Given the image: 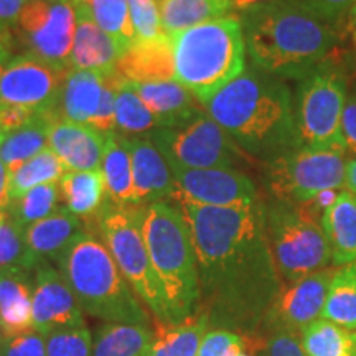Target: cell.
Masks as SVG:
<instances>
[{
    "instance_id": "74e56055",
    "label": "cell",
    "mask_w": 356,
    "mask_h": 356,
    "mask_svg": "<svg viewBox=\"0 0 356 356\" xmlns=\"http://www.w3.org/2000/svg\"><path fill=\"white\" fill-rule=\"evenodd\" d=\"M40 262L42 261L30 251L25 229L8 215L7 210L0 213V269L19 267L35 270Z\"/></svg>"
},
{
    "instance_id": "94428289",
    "label": "cell",
    "mask_w": 356,
    "mask_h": 356,
    "mask_svg": "<svg viewBox=\"0 0 356 356\" xmlns=\"http://www.w3.org/2000/svg\"><path fill=\"white\" fill-rule=\"evenodd\" d=\"M239 356H249V355H246V353H243V355H239Z\"/></svg>"
},
{
    "instance_id": "3957f363",
    "label": "cell",
    "mask_w": 356,
    "mask_h": 356,
    "mask_svg": "<svg viewBox=\"0 0 356 356\" xmlns=\"http://www.w3.org/2000/svg\"><path fill=\"white\" fill-rule=\"evenodd\" d=\"M239 19L252 65L275 78H305L338 42L335 25L304 0H277L241 12Z\"/></svg>"
},
{
    "instance_id": "681fc988",
    "label": "cell",
    "mask_w": 356,
    "mask_h": 356,
    "mask_svg": "<svg viewBox=\"0 0 356 356\" xmlns=\"http://www.w3.org/2000/svg\"><path fill=\"white\" fill-rule=\"evenodd\" d=\"M8 204V170L0 162V213L7 210Z\"/></svg>"
},
{
    "instance_id": "be15d7a7",
    "label": "cell",
    "mask_w": 356,
    "mask_h": 356,
    "mask_svg": "<svg viewBox=\"0 0 356 356\" xmlns=\"http://www.w3.org/2000/svg\"><path fill=\"white\" fill-rule=\"evenodd\" d=\"M29 2H33V0H29Z\"/></svg>"
},
{
    "instance_id": "836d02e7",
    "label": "cell",
    "mask_w": 356,
    "mask_h": 356,
    "mask_svg": "<svg viewBox=\"0 0 356 356\" xmlns=\"http://www.w3.org/2000/svg\"><path fill=\"white\" fill-rule=\"evenodd\" d=\"M307 356H356V330L320 318L302 332Z\"/></svg>"
},
{
    "instance_id": "7a4b0ae2",
    "label": "cell",
    "mask_w": 356,
    "mask_h": 356,
    "mask_svg": "<svg viewBox=\"0 0 356 356\" xmlns=\"http://www.w3.org/2000/svg\"><path fill=\"white\" fill-rule=\"evenodd\" d=\"M202 106L249 155L269 162L299 147L292 92L273 74L244 70Z\"/></svg>"
},
{
    "instance_id": "7dc6e473",
    "label": "cell",
    "mask_w": 356,
    "mask_h": 356,
    "mask_svg": "<svg viewBox=\"0 0 356 356\" xmlns=\"http://www.w3.org/2000/svg\"><path fill=\"white\" fill-rule=\"evenodd\" d=\"M341 134L346 147V154L356 157V95H350L346 99L343 118H341Z\"/></svg>"
},
{
    "instance_id": "5b68a950",
    "label": "cell",
    "mask_w": 356,
    "mask_h": 356,
    "mask_svg": "<svg viewBox=\"0 0 356 356\" xmlns=\"http://www.w3.org/2000/svg\"><path fill=\"white\" fill-rule=\"evenodd\" d=\"M142 233L154 269L165 292L172 322L190 318L200 309L197 251L185 216L167 202L142 207Z\"/></svg>"
},
{
    "instance_id": "52a82bcc",
    "label": "cell",
    "mask_w": 356,
    "mask_h": 356,
    "mask_svg": "<svg viewBox=\"0 0 356 356\" xmlns=\"http://www.w3.org/2000/svg\"><path fill=\"white\" fill-rule=\"evenodd\" d=\"M140 216L142 207L106 200L95 221L101 241L109 249L136 296L154 315L155 322L173 323L165 292L147 249Z\"/></svg>"
},
{
    "instance_id": "9f6ffc18",
    "label": "cell",
    "mask_w": 356,
    "mask_h": 356,
    "mask_svg": "<svg viewBox=\"0 0 356 356\" xmlns=\"http://www.w3.org/2000/svg\"><path fill=\"white\" fill-rule=\"evenodd\" d=\"M66 2H70L71 6H74V7H79V6H83V3H86V0H66Z\"/></svg>"
},
{
    "instance_id": "b9f144b4",
    "label": "cell",
    "mask_w": 356,
    "mask_h": 356,
    "mask_svg": "<svg viewBox=\"0 0 356 356\" xmlns=\"http://www.w3.org/2000/svg\"><path fill=\"white\" fill-rule=\"evenodd\" d=\"M119 81H121V76L118 71L106 74L99 108L91 122V127L104 134L115 131V99H118Z\"/></svg>"
},
{
    "instance_id": "816d5d0a",
    "label": "cell",
    "mask_w": 356,
    "mask_h": 356,
    "mask_svg": "<svg viewBox=\"0 0 356 356\" xmlns=\"http://www.w3.org/2000/svg\"><path fill=\"white\" fill-rule=\"evenodd\" d=\"M229 2H231V6H233V10L246 12V10H249V8L267 6V3L277 2V0H229Z\"/></svg>"
},
{
    "instance_id": "d4e9b609",
    "label": "cell",
    "mask_w": 356,
    "mask_h": 356,
    "mask_svg": "<svg viewBox=\"0 0 356 356\" xmlns=\"http://www.w3.org/2000/svg\"><path fill=\"white\" fill-rule=\"evenodd\" d=\"M322 228L330 246L332 264L356 262V195L341 190L335 203L323 213Z\"/></svg>"
},
{
    "instance_id": "60d3db41",
    "label": "cell",
    "mask_w": 356,
    "mask_h": 356,
    "mask_svg": "<svg viewBox=\"0 0 356 356\" xmlns=\"http://www.w3.org/2000/svg\"><path fill=\"white\" fill-rule=\"evenodd\" d=\"M246 338L239 333L211 328L203 337L197 356H239L243 355Z\"/></svg>"
},
{
    "instance_id": "83f0119b",
    "label": "cell",
    "mask_w": 356,
    "mask_h": 356,
    "mask_svg": "<svg viewBox=\"0 0 356 356\" xmlns=\"http://www.w3.org/2000/svg\"><path fill=\"white\" fill-rule=\"evenodd\" d=\"M101 173L104 178L108 200L118 204L134 203L132 160L124 136L119 132L106 134L104 155L101 162Z\"/></svg>"
},
{
    "instance_id": "f6af8a7d",
    "label": "cell",
    "mask_w": 356,
    "mask_h": 356,
    "mask_svg": "<svg viewBox=\"0 0 356 356\" xmlns=\"http://www.w3.org/2000/svg\"><path fill=\"white\" fill-rule=\"evenodd\" d=\"M304 2L328 24L337 25L341 20L348 19V13L356 0H304Z\"/></svg>"
},
{
    "instance_id": "ac0fdd59",
    "label": "cell",
    "mask_w": 356,
    "mask_h": 356,
    "mask_svg": "<svg viewBox=\"0 0 356 356\" xmlns=\"http://www.w3.org/2000/svg\"><path fill=\"white\" fill-rule=\"evenodd\" d=\"M106 134L88 124L56 119L48 131V147L66 172L101 170Z\"/></svg>"
},
{
    "instance_id": "e575fe53",
    "label": "cell",
    "mask_w": 356,
    "mask_h": 356,
    "mask_svg": "<svg viewBox=\"0 0 356 356\" xmlns=\"http://www.w3.org/2000/svg\"><path fill=\"white\" fill-rule=\"evenodd\" d=\"M160 122L137 95L136 89L127 79L121 78L115 99V129L122 136H142L159 129Z\"/></svg>"
},
{
    "instance_id": "680465c9",
    "label": "cell",
    "mask_w": 356,
    "mask_h": 356,
    "mask_svg": "<svg viewBox=\"0 0 356 356\" xmlns=\"http://www.w3.org/2000/svg\"><path fill=\"white\" fill-rule=\"evenodd\" d=\"M2 346H3V333L0 332V355H2Z\"/></svg>"
},
{
    "instance_id": "d6986e66",
    "label": "cell",
    "mask_w": 356,
    "mask_h": 356,
    "mask_svg": "<svg viewBox=\"0 0 356 356\" xmlns=\"http://www.w3.org/2000/svg\"><path fill=\"white\" fill-rule=\"evenodd\" d=\"M76 15L78 22L70 55V70H89L102 74L114 73L119 58L122 56L121 48L97 26L86 3L76 7Z\"/></svg>"
},
{
    "instance_id": "4dcf8cb0",
    "label": "cell",
    "mask_w": 356,
    "mask_h": 356,
    "mask_svg": "<svg viewBox=\"0 0 356 356\" xmlns=\"http://www.w3.org/2000/svg\"><path fill=\"white\" fill-rule=\"evenodd\" d=\"M150 337V327L104 323L92 337V356H144Z\"/></svg>"
},
{
    "instance_id": "484cf974",
    "label": "cell",
    "mask_w": 356,
    "mask_h": 356,
    "mask_svg": "<svg viewBox=\"0 0 356 356\" xmlns=\"http://www.w3.org/2000/svg\"><path fill=\"white\" fill-rule=\"evenodd\" d=\"M154 332L144 356H197L210 322L202 310L178 323L154 320Z\"/></svg>"
},
{
    "instance_id": "6f0895ef",
    "label": "cell",
    "mask_w": 356,
    "mask_h": 356,
    "mask_svg": "<svg viewBox=\"0 0 356 356\" xmlns=\"http://www.w3.org/2000/svg\"><path fill=\"white\" fill-rule=\"evenodd\" d=\"M351 68H353V74L356 76V56H353V60H351Z\"/></svg>"
},
{
    "instance_id": "8d00e7d4",
    "label": "cell",
    "mask_w": 356,
    "mask_h": 356,
    "mask_svg": "<svg viewBox=\"0 0 356 356\" xmlns=\"http://www.w3.org/2000/svg\"><path fill=\"white\" fill-rule=\"evenodd\" d=\"M60 181L58 184H44L29 190L20 198L8 202L7 211L22 228L26 229L43 218L56 211L60 202Z\"/></svg>"
},
{
    "instance_id": "11a10c76",
    "label": "cell",
    "mask_w": 356,
    "mask_h": 356,
    "mask_svg": "<svg viewBox=\"0 0 356 356\" xmlns=\"http://www.w3.org/2000/svg\"><path fill=\"white\" fill-rule=\"evenodd\" d=\"M348 26H350V30L351 32H353V30L356 29V2H355V6L351 7V10H350V13H348Z\"/></svg>"
},
{
    "instance_id": "ba28073f",
    "label": "cell",
    "mask_w": 356,
    "mask_h": 356,
    "mask_svg": "<svg viewBox=\"0 0 356 356\" xmlns=\"http://www.w3.org/2000/svg\"><path fill=\"white\" fill-rule=\"evenodd\" d=\"M266 229L282 282L292 284L320 273L332 262L322 222L305 215L299 204L274 198L266 203Z\"/></svg>"
},
{
    "instance_id": "603a6c76",
    "label": "cell",
    "mask_w": 356,
    "mask_h": 356,
    "mask_svg": "<svg viewBox=\"0 0 356 356\" xmlns=\"http://www.w3.org/2000/svg\"><path fill=\"white\" fill-rule=\"evenodd\" d=\"M83 231L86 229L81 218L73 215L66 207H61L50 216L29 226L25 229V238L30 251L40 261L56 262Z\"/></svg>"
},
{
    "instance_id": "8fae6325",
    "label": "cell",
    "mask_w": 356,
    "mask_h": 356,
    "mask_svg": "<svg viewBox=\"0 0 356 356\" xmlns=\"http://www.w3.org/2000/svg\"><path fill=\"white\" fill-rule=\"evenodd\" d=\"M170 167L236 168L244 159L233 137L207 111L180 126L159 127L147 134Z\"/></svg>"
},
{
    "instance_id": "30bf717a",
    "label": "cell",
    "mask_w": 356,
    "mask_h": 356,
    "mask_svg": "<svg viewBox=\"0 0 356 356\" xmlns=\"http://www.w3.org/2000/svg\"><path fill=\"white\" fill-rule=\"evenodd\" d=\"M337 150L297 147L266 162V185L274 200L302 204L320 191L341 188L346 159Z\"/></svg>"
},
{
    "instance_id": "7c38bea8",
    "label": "cell",
    "mask_w": 356,
    "mask_h": 356,
    "mask_svg": "<svg viewBox=\"0 0 356 356\" xmlns=\"http://www.w3.org/2000/svg\"><path fill=\"white\" fill-rule=\"evenodd\" d=\"M76 7L66 0H33L13 26L25 53L66 73L76 32Z\"/></svg>"
},
{
    "instance_id": "f5cc1de1",
    "label": "cell",
    "mask_w": 356,
    "mask_h": 356,
    "mask_svg": "<svg viewBox=\"0 0 356 356\" xmlns=\"http://www.w3.org/2000/svg\"><path fill=\"white\" fill-rule=\"evenodd\" d=\"M0 47H13V30L0 22Z\"/></svg>"
},
{
    "instance_id": "c3c4849f",
    "label": "cell",
    "mask_w": 356,
    "mask_h": 356,
    "mask_svg": "<svg viewBox=\"0 0 356 356\" xmlns=\"http://www.w3.org/2000/svg\"><path fill=\"white\" fill-rule=\"evenodd\" d=\"M26 3L29 0H0V22L13 30Z\"/></svg>"
},
{
    "instance_id": "f35d334b",
    "label": "cell",
    "mask_w": 356,
    "mask_h": 356,
    "mask_svg": "<svg viewBox=\"0 0 356 356\" xmlns=\"http://www.w3.org/2000/svg\"><path fill=\"white\" fill-rule=\"evenodd\" d=\"M129 12L136 42H152L165 35L157 0H129Z\"/></svg>"
},
{
    "instance_id": "9c48e42d",
    "label": "cell",
    "mask_w": 356,
    "mask_h": 356,
    "mask_svg": "<svg viewBox=\"0 0 356 356\" xmlns=\"http://www.w3.org/2000/svg\"><path fill=\"white\" fill-rule=\"evenodd\" d=\"M348 95L346 78L322 65L300 79L293 99V118L299 147L337 150L346 154L341 118Z\"/></svg>"
},
{
    "instance_id": "91938a15",
    "label": "cell",
    "mask_w": 356,
    "mask_h": 356,
    "mask_svg": "<svg viewBox=\"0 0 356 356\" xmlns=\"http://www.w3.org/2000/svg\"><path fill=\"white\" fill-rule=\"evenodd\" d=\"M351 35H353V44H355V48H356V29L353 30V32H351Z\"/></svg>"
},
{
    "instance_id": "f546056e",
    "label": "cell",
    "mask_w": 356,
    "mask_h": 356,
    "mask_svg": "<svg viewBox=\"0 0 356 356\" xmlns=\"http://www.w3.org/2000/svg\"><path fill=\"white\" fill-rule=\"evenodd\" d=\"M233 10L229 0H163L160 2L163 33L172 35L207 22L229 15Z\"/></svg>"
},
{
    "instance_id": "e0dca14e",
    "label": "cell",
    "mask_w": 356,
    "mask_h": 356,
    "mask_svg": "<svg viewBox=\"0 0 356 356\" xmlns=\"http://www.w3.org/2000/svg\"><path fill=\"white\" fill-rule=\"evenodd\" d=\"M132 160L134 203L137 207L172 200L173 175L167 159L147 136H124Z\"/></svg>"
},
{
    "instance_id": "7bdbcfd3",
    "label": "cell",
    "mask_w": 356,
    "mask_h": 356,
    "mask_svg": "<svg viewBox=\"0 0 356 356\" xmlns=\"http://www.w3.org/2000/svg\"><path fill=\"white\" fill-rule=\"evenodd\" d=\"M0 356H47V337L37 330L3 337Z\"/></svg>"
},
{
    "instance_id": "cb8c5ba5",
    "label": "cell",
    "mask_w": 356,
    "mask_h": 356,
    "mask_svg": "<svg viewBox=\"0 0 356 356\" xmlns=\"http://www.w3.org/2000/svg\"><path fill=\"white\" fill-rule=\"evenodd\" d=\"M106 74L89 70H68L61 89L60 113L66 121L88 124L99 108Z\"/></svg>"
},
{
    "instance_id": "5bb4252c",
    "label": "cell",
    "mask_w": 356,
    "mask_h": 356,
    "mask_svg": "<svg viewBox=\"0 0 356 356\" xmlns=\"http://www.w3.org/2000/svg\"><path fill=\"white\" fill-rule=\"evenodd\" d=\"M65 74L29 53L12 56L0 76V104L58 113Z\"/></svg>"
},
{
    "instance_id": "d590c367",
    "label": "cell",
    "mask_w": 356,
    "mask_h": 356,
    "mask_svg": "<svg viewBox=\"0 0 356 356\" xmlns=\"http://www.w3.org/2000/svg\"><path fill=\"white\" fill-rule=\"evenodd\" d=\"M88 10L101 30L121 48L122 55L136 42L129 0H86Z\"/></svg>"
},
{
    "instance_id": "ffe728a7",
    "label": "cell",
    "mask_w": 356,
    "mask_h": 356,
    "mask_svg": "<svg viewBox=\"0 0 356 356\" xmlns=\"http://www.w3.org/2000/svg\"><path fill=\"white\" fill-rule=\"evenodd\" d=\"M115 71L131 83H162L175 79L170 37L163 35L152 42H134L119 58Z\"/></svg>"
},
{
    "instance_id": "bcb514c9",
    "label": "cell",
    "mask_w": 356,
    "mask_h": 356,
    "mask_svg": "<svg viewBox=\"0 0 356 356\" xmlns=\"http://www.w3.org/2000/svg\"><path fill=\"white\" fill-rule=\"evenodd\" d=\"M40 113L32 109L22 108V106L0 104V131H13L30 121H33Z\"/></svg>"
},
{
    "instance_id": "1f68e13d",
    "label": "cell",
    "mask_w": 356,
    "mask_h": 356,
    "mask_svg": "<svg viewBox=\"0 0 356 356\" xmlns=\"http://www.w3.org/2000/svg\"><path fill=\"white\" fill-rule=\"evenodd\" d=\"M65 173V165L48 147L17 167L15 170L8 172V202L20 198L38 185L58 184Z\"/></svg>"
},
{
    "instance_id": "277c9868",
    "label": "cell",
    "mask_w": 356,
    "mask_h": 356,
    "mask_svg": "<svg viewBox=\"0 0 356 356\" xmlns=\"http://www.w3.org/2000/svg\"><path fill=\"white\" fill-rule=\"evenodd\" d=\"M55 264L84 314L104 323L150 327V312L129 286L106 244L92 233L83 231Z\"/></svg>"
},
{
    "instance_id": "f1b7e54d",
    "label": "cell",
    "mask_w": 356,
    "mask_h": 356,
    "mask_svg": "<svg viewBox=\"0 0 356 356\" xmlns=\"http://www.w3.org/2000/svg\"><path fill=\"white\" fill-rule=\"evenodd\" d=\"M60 191L66 208L81 220L95 218L108 200L101 170L66 172L60 180Z\"/></svg>"
},
{
    "instance_id": "ee69618b",
    "label": "cell",
    "mask_w": 356,
    "mask_h": 356,
    "mask_svg": "<svg viewBox=\"0 0 356 356\" xmlns=\"http://www.w3.org/2000/svg\"><path fill=\"white\" fill-rule=\"evenodd\" d=\"M262 356H307L300 337L287 330H269Z\"/></svg>"
},
{
    "instance_id": "44dd1931",
    "label": "cell",
    "mask_w": 356,
    "mask_h": 356,
    "mask_svg": "<svg viewBox=\"0 0 356 356\" xmlns=\"http://www.w3.org/2000/svg\"><path fill=\"white\" fill-rule=\"evenodd\" d=\"M32 270L0 269V332L3 337L33 330L32 300L35 277Z\"/></svg>"
},
{
    "instance_id": "7402d4cb",
    "label": "cell",
    "mask_w": 356,
    "mask_h": 356,
    "mask_svg": "<svg viewBox=\"0 0 356 356\" xmlns=\"http://www.w3.org/2000/svg\"><path fill=\"white\" fill-rule=\"evenodd\" d=\"M131 84L144 104L159 119L160 127L180 126L203 111L202 102L177 79L162 83Z\"/></svg>"
},
{
    "instance_id": "9a60e30c",
    "label": "cell",
    "mask_w": 356,
    "mask_h": 356,
    "mask_svg": "<svg viewBox=\"0 0 356 356\" xmlns=\"http://www.w3.org/2000/svg\"><path fill=\"white\" fill-rule=\"evenodd\" d=\"M84 312L56 266L42 261L35 269L32 300L33 330L43 337L55 332L86 327Z\"/></svg>"
},
{
    "instance_id": "f907efd6",
    "label": "cell",
    "mask_w": 356,
    "mask_h": 356,
    "mask_svg": "<svg viewBox=\"0 0 356 356\" xmlns=\"http://www.w3.org/2000/svg\"><path fill=\"white\" fill-rule=\"evenodd\" d=\"M343 188L350 191V193L356 195V157L346 160Z\"/></svg>"
},
{
    "instance_id": "4fadbf2b",
    "label": "cell",
    "mask_w": 356,
    "mask_h": 356,
    "mask_svg": "<svg viewBox=\"0 0 356 356\" xmlns=\"http://www.w3.org/2000/svg\"><path fill=\"white\" fill-rule=\"evenodd\" d=\"M170 168L175 184L172 200L175 203L234 208L259 200L256 185L238 168Z\"/></svg>"
},
{
    "instance_id": "ab89813d",
    "label": "cell",
    "mask_w": 356,
    "mask_h": 356,
    "mask_svg": "<svg viewBox=\"0 0 356 356\" xmlns=\"http://www.w3.org/2000/svg\"><path fill=\"white\" fill-rule=\"evenodd\" d=\"M47 356H92V335L86 327L47 337Z\"/></svg>"
},
{
    "instance_id": "d6a6232c",
    "label": "cell",
    "mask_w": 356,
    "mask_h": 356,
    "mask_svg": "<svg viewBox=\"0 0 356 356\" xmlns=\"http://www.w3.org/2000/svg\"><path fill=\"white\" fill-rule=\"evenodd\" d=\"M322 318L356 330V262L335 269Z\"/></svg>"
},
{
    "instance_id": "4316f807",
    "label": "cell",
    "mask_w": 356,
    "mask_h": 356,
    "mask_svg": "<svg viewBox=\"0 0 356 356\" xmlns=\"http://www.w3.org/2000/svg\"><path fill=\"white\" fill-rule=\"evenodd\" d=\"M58 113H40L33 121L13 131H0V162L8 172L48 149V131Z\"/></svg>"
},
{
    "instance_id": "6da1fadb",
    "label": "cell",
    "mask_w": 356,
    "mask_h": 356,
    "mask_svg": "<svg viewBox=\"0 0 356 356\" xmlns=\"http://www.w3.org/2000/svg\"><path fill=\"white\" fill-rule=\"evenodd\" d=\"M188 222L198 261L200 310L210 328L246 338L264 327L284 282L266 229V203L234 208L177 203Z\"/></svg>"
},
{
    "instance_id": "6125c7cd",
    "label": "cell",
    "mask_w": 356,
    "mask_h": 356,
    "mask_svg": "<svg viewBox=\"0 0 356 356\" xmlns=\"http://www.w3.org/2000/svg\"><path fill=\"white\" fill-rule=\"evenodd\" d=\"M157 2H159V3H160V2H163V0H157Z\"/></svg>"
},
{
    "instance_id": "2e32d148",
    "label": "cell",
    "mask_w": 356,
    "mask_h": 356,
    "mask_svg": "<svg viewBox=\"0 0 356 356\" xmlns=\"http://www.w3.org/2000/svg\"><path fill=\"white\" fill-rule=\"evenodd\" d=\"M333 274L335 269H323L282 286L264 327L269 330H287L300 337L309 325L322 318Z\"/></svg>"
},
{
    "instance_id": "8992f818",
    "label": "cell",
    "mask_w": 356,
    "mask_h": 356,
    "mask_svg": "<svg viewBox=\"0 0 356 356\" xmlns=\"http://www.w3.org/2000/svg\"><path fill=\"white\" fill-rule=\"evenodd\" d=\"M175 79L200 102L246 68V42L238 15L221 17L170 37Z\"/></svg>"
},
{
    "instance_id": "db71d44e",
    "label": "cell",
    "mask_w": 356,
    "mask_h": 356,
    "mask_svg": "<svg viewBox=\"0 0 356 356\" xmlns=\"http://www.w3.org/2000/svg\"><path fill=\"white\" fill-rule=\"evenodd\" d=\"M12 60V47H0V76H2L3 70Z\"/></svg>"
}]
</instances>
